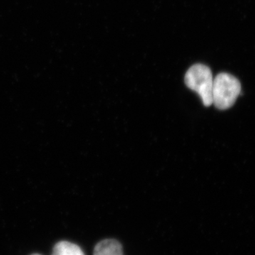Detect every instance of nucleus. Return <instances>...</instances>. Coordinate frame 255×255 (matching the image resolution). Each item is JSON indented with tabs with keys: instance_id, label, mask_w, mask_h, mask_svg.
<instances>
[{
	"instance_id": "nucleus-1",
	"label": "nucleus",
	"mask_w": 255,
	"mask_h": 255,
	"mask_svg": "<svg viewBox=\"0 0 255 255\" xmlns=\"http://www.w3.org/2000/svg\"><path fill=\"white\" fill-rule=\"evenodd\" d=\"M241 92V82L228 73H220L214 79L212 103L220 110L231 108Z\"/></svg>"
},
{
	"instance_id": "nucleus-2",
	"label": "nucleus",
	"mask_w": 255,
	"mask_h": 255,
	"mask_svg": "<svg viewBox=\"0 0 255 255\" xmlns=\"http://www.w3.org/2000/svg\"><path fill=\"white\" fill-rule=\"evenodd\" d=\"M186 85L200 96L206 107L212 105L214 78L211 69L203 64H196L188 70L184 78Z\"/></svg>"
},
{
	"instance_id": "nucleus-3",
	"label": "nucleus",
	"mask_w": 255,
	"mask_h": 255,
	"mask_svg": "<svg viewBox=\"0 0 255 255\" xmlns=\"http://www.w3.org/2000/svg\"><path fill=\"white\" fill-rule=\"evenodd\" d=\"M94 255H124L123 247L117 240H104L95 246Z\"/></svg>"
},
{
	"instance_id": "nucleus-4",
	"label": "nucleus",
	"mask_w": 255,
	"mask_h": 255,
	"mask_svg": "<svg viewBox=\"0 0 255 255\" xmlns=\"http://www.w3.org/2000/svg\"><path fill=\"white\" fill-rule=\"evenodd\" d=\"M52 255H85L76 244L68 241H60L55 244Z\"/></svg>"
},
{
	"instance_id": "nucleus-5",
	"label": "nucleus",
	"mask_w": 255,
	"mask_h": 255,
	"mask_svg": "<svg viewBox=\"0 0 255 255\" xmlns=\"http://www.w3.org/2000/svg\"><path fill=\"white\" fill-rule=\"evenodd\" d=\"M39 255V254H33V255Z\"/></svg>"
}]
</instances>
